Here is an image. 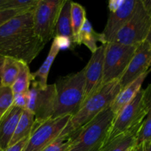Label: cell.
<instances>
[{"label": "cell", "instance_id": "obj_15", "mask_svg": "<svg viewBox=\"0 0 151 151\" xmlns=\"http://www.w3.org/2000/svg\"><path fill=\"white\" fill-rule=\"evenodd\" d=\"M149 72L143 74L141 75L139 78L133 81L132 83L126 86L125 88L121 90L119 94L117 95L115 100H113V103L110 106V109L114 114L116 115L120 112V111L125 107L129 103L132 101L133 98L136 97L137 93L140 91L142 88V85L144 81L145 78L147 76Z\"/></svg>", "mask_w": 151, "mask_h": 151}, {"label": "cell", "instance_id": "obj_40", "mask_svg": "<svg viewBox=\"0 0 151 151\" xmlns=\"http://www.w3.org/2000/svg\"><path fill=\"white\" fill-rule=\"evenodd\" d=\"M135 147H136V146H135V147H132V148H130V150H127V151H134L135 150Z\"/></svg>", "mask_w": 151, "mask_h": 151}, {"label": "cell", "instance_id": "obj_12", "mask_svg": "<svg viewBox=\"0 0 151 151\" xmlns=\"http://www.w3.org/2000/svg\"><path fill=\"white\" fill-rule=\"evenodd\" d=\"M150 60L151 45L147 41H144L138 45L133 58L119 79L121 90L136 81L141 75L148 72Z\"/></svg>", "mask_w": 151, "mask_h": 151}, {"label": "cell", "instance_id": "obj_26", "mask_svg": "<svg viewBox=\"0 0 151 151\" xmlns=\"http://www.w3.org/2000/svg\"><path fill=\"white\" fill-rule=\"evenodd\" d=\"M38 0H6L2 9H33L36 6Z\"/></svg>", "mask_w": 151, "mask_h": 151}, {"label": "cell", "instance_id": "obj_2", "mask_svg": "<svg viewBox=\"0 0 151 151\" xmlns=\"http://www.w3.org/2000/svg\"><path fill=\"white\" fill-rule=\"evenodd\" d=\"M121 90L118 80L104 85L81 106L75 115L71 116L59 136L66 139H73L83 127L93 120L101 112L110 107Z\"/></svg>", "mask_w": 151, "mask_h": 151}, {"label": "cell", "instance_id": "obj_38", "mask_svg": "<svg viewBox=\"0 0 151 151\" xmlns=\"http://www.w3.org/2000/svg\"><path fill=\"white\" fill-rule=\"evenodd\" d=\"M6 0H0V9L1 8V6L4 4V3L5 2Z\"/></svg>", "mask_w": 151, "mask_h": 151}, {"label": "cell", "instance_id": "obj_29", "mask_svg": "<svg viewBox=\"0 0 151 151\" xmlns=\"http://www.w3.org/2000/svg\"><path fill=\"white\" fill-rule=\"evenodd\" d=\"M28 103V92L22 93V94H14L13 97V106L21 108L22 109H26Z\"/></svg>", "mask_w": 151, "mask_h": 151}, {"label": "cell", "instance_id": "obj_11", "mask_svg": "<svg viewBox=\"0 0 151 151\" xmlns=\"http://www.w3.org/2000/svg\"><path fill=\"white\" fill-rule=\"evenodd\" d=\"M105 44H102L92 56L84 67L85 86L82 106L91 96L97 92L103 86L104 58H105Z\"/></svg>", "mask_w": 151, "mask_h": 151}, {"label": "cell", "instance_id": "obj_5", "mask_svg": "<svg viewBox=\"0 0 151 151\" xmlns=\"http://www.w3.org/2000/svg\"><path fill=\"white\" fill-rule=\"evenodd\" d=\"M115 116L110 107L101 112L76 134L69 151H99Z\"/></svg>", "mask_w": 151, "mask_h": 151}, {"label": "cell", "instance_id": "obj_17", "mask_svg": "<svg viewBox=\"0 0 151 151\" xmlns=\"http://www.w3.org/2000/svg\"><path fill=\"white\" fill-rule=\"evenodd\" d=\"M71 4L72 1L64 0L56 23L54 38L57 36L67 37L71 40L74 45L73 33L71 22Z\"/></svg>", "mask_w": 151, "mask_h": 151}, {"label": "cell", "instance_id": "obj_39", "mask_svg": "<svg viewBox=\"0 0 151 151\" xmlns=\"http://www.w3.org/2000/svg\"><path fill=\"white\" fill-rule=\"evenodd\" d=\"M151 72V60L150 62V65H149V69H148V72Z\"/></svg>", "mask_w": 151, "mask_h": 151}, {"label": "cell", "instance_id": "obj_9", "mask_svg": "<svg viewBox=\"0 0 151 151\" xmlns=\"http://www.w3.org/2000/svg\"><path fill=\"white\" fill-rule=\"evenodd\" d=\"M56 94L55 83L41 87L32 82V87L28 91V103L26 109L33 114L35 124L39 125L51 119L54 111Z\"/></svg>", "mask_w": 151, "mask_h": 151}, {"label": "cell", "instance_id": "obj_18", "mask_svg": "<svg viewBox=\"0 0 151 151\" xmlns=\"http://www.w3.org/2000/svg\"><path fill=\"white\" fill-rule=\"evenodd\" d=\"M35 124V116L28 109H24L20 116L16 131L11 139L9 147L16 144L21 140L29 137L33 129Z\"/></svg>", "mask_w": 151, "mask_h": 151}, {"label": "cell", "instance_id": "obj_21", "mask_svg": "<svg viewBox=\"0 0 151 151\" xmlns=\"http://www.w3.org/2000/svg\"><path fill=\"white\" fill-rule=\"evenodd\" d=\"M19 72V61L10 58H4L0 71V85L11 87Z\"/></svg>", "mask_w": 151, "mask_h": 151}, {"label": "cell", "instance_id": "obj_30", "mask_svg": "<svg viewBox=\"0 0 151 151\" xmlns=\"http://www.w3.org/2000/svg\"><path fill=\"white\" fill-rule=\"evenodd\" d=\"M54 40L56 41L57 44L59 45L60 50H64V49H70L71 47L73 46V44L71 41L70 39H69L67 37L63 36H57L55 37Z\"/></svg>", "mask_w": 151, "mask_h": 151}, {"label": "cell", "instance_id": "obj_3", "mask_svg": "<svg viewBox=\"0 0 151 151\" xmlns=\"http://www.w3.org/2000/svg\"><path fill=\"white\" fill-rule=\"evenodd\" d=\"M56 100L51 119L64 116H73L81 108L84 94V68L59 78L56 83Z\"/></svg>", "mask_w": 151, "mask_h": 151}, {"label": "cell", "instance_id": "obj_8", "mask_svg": "<svg viewBox=\"0 0 151 151\" xmlns=\"http://www.w3.org/2000/svg\"><path fill=\"white\" fill-rule=\"evenodd\" d=\"M64 0H38L33 10V28L44 44L54 38L55 29Z\"/></svg>", "mask_w": 151, "mask_h": 151}, {"label": "cell", "instance_id": "obj_7", "mask_svg": "<svg viewBox=\"0 0 151 151\" xmlns=\"http://www.w3.org/2000/svg\"><path fill=\"white\" fill-rule=\"evenodd\" d=\"M151 27V17L145 10L142 0H138L130 20L115 35L112 42L137 46L144 42Z\"/></svg>", "mask_w": 151, "mask_h": 151}, {"label": "cell", "instance_id": "obj_24", "mask_svg": "<svg viewBox=\"0 0 151 151\" xmlns=\"http://www.w3.org/2000/svg\"><path fill=\"white\" fill-rule=\"evenodd\" d=\"M13 97L11 87L0 85V119L13 106Z\"/></svg>", "mask_w": 151, "mask_h": 151}, {"label": "cell", "instance_id": "obj_22", "mask_svg": "<svg viewBox=\"0 0 151 151\" xmlns=\"http://www.w3.org/2000/svg\"><path fill=\"white\" fill-rule=\"evenodd\" d=\"M33 81L32 73L28 64L19 61V72L14 83L11 86L13 94L27 93L30 90V85Z\"/></svg>", "mask_w": 151, "mask_h": 151}, {"label": "cell", "instance_id": "obj_4", "mask_svg": "<svg viewBox=\"0 0 151 151\" xmlns=\"http://www.w3.org/2000/svg\"><path fill=\"white\" fill-rule=\"evenodd\" d=\"M150 109L151 84H150L145 89L141 88L132 101L115 115L102 145L120 134L142 124Z\"/></svg>", "mask_w": 151, "mask_h": 151}, {"label": "cell", "instance_id": "obj_20", "mask_svg": "<svg viewBox=\"0 0 151 151\" xmlns=\"http://www.w3.org/2000/svg\"><path fill=\"white\" fill-rule=\"evenodd\" d=\"M101 41L102 44H104L103 37L102 33H98L93 29L91 24L87 19H86L85 22L83 24L82 27L80 29L78 33L77 44H84L90 50L92 53L96 51L98 49L96 42Z\"/></svg>", "mask_w": 151, "mask_h": 151}, {"label": "cell", "instance_id": "obj_36", "mask_svg": "<svg viewBox=\"0 0 151 151\" xmlns=\"http://www.w3.org/2000/svg\"><path fill=\"white\" fill-rule=\"evenodd\" d=\"M134 151H144L143 150V144L136 146Z\"/></svg>", "mask_w": 151, "mask_h": 151}, {"label": "cell", "instance_id": "obj_28", "mask_svg": "<svg viewBox=\"0 0 151 151\" xmlns=\"http://www.w3.org/2000/svg\"><path fill=\"white\" fill-rule=\"evenodd\" d=\"M31 10L33 9H2V10H0V27L15 16H19L22 13H26Z\"/></svg>", "mask_w": 151, "mask_h": 151}, {"label": "cell", "instance_id": "obj_27", "mask_svg": "<svg viewBox=\"0 0 151 151\" xmlns=\"http://www.w3.org/2000/svg\"><path fill=\"white\" fill-rule=\"evenodd\" d=\"M73 143V139H66L60 137L53 140L42 151H69Z\"/></svg>", "mask_w": 151, "mask_h": 151}, {"label": "cell", "instance_id": "obj_34", "mask_svg": "<svg viewBox=\"0 0 151 151\" xmlns=\"http://www.w3.org/2000/svg\"><path fill=\"white\" fill-rule=\"evenodd\" d=\"M144 151H151V142H147L143 143Z\"/></svg>", "mask_w": 151, "mask_h": 151}, {"label": "cell", "instance_id": "obj_23", "mask_svg": "<svg viewBox=\"0 0 151 151\" xmlns=\"http://www.w3.org/2000/svg\"><path fill=\"white\" fill-rule=\"evenodd\" d=\"M86 11L83 6L78 3L72 1L71 4V22H72L73 33L74 45L77 44L78 33L85 22Z\"/></svg>", "mask_w": 151, "mask_h": 151}, {"label": "cell", "instance_id": "obj_10", "mask_svg": "<svg viewBox=\"0 0 151 151\" xmlns=\"http://www.w3.org/2000/svg\"><path fill=\"white\" fill-rule=\"evenodd\" d=\"M71 116L50 119L42 123L34 124L33 129L22 151H42L59 137Z\"/></svg>", "mask_w": 151, "mask_h": 151}, {"label": "cell", "instance_id": "obj_1", "mask_svg": "<svg viewBox=\"0 0 151 151\" xmlns=\"http://www.w3.org/2000/svg\"><path fill=\"white\" fill-rule=\"evenodd\" d=\"M33 10L13 17L0 27V55L29 65L45 46L34 32Z\"/></svg>", "mask_w": 151, "mask_h": 151}, {"label": "cell", "instance_id": "obj_41", "mask_svg": "<svg viewBox=\"0 0 151 151\" xmlns=\"http://www.w3.org/2000/svg\"><path fill=\"white\" fill-rule=\"evenodd\" d=\"M0 151H2V150H1V147H0Z\"/></svg>", "mask_w": 151, "mask_h": 151}, {"label": "cell", "instance_id": "obj_14", "mask_svg": "<svg viewBox=\"0 0 151 151\" xmlns=\"http://www.w3.org/2000/svg\"><path fill=\"white\" fill-rule=\"evenodd\" d=\"M23 110L13 105L0 119V147L2 151L9 147Z\"/></svg>", "mask_w": 151, "mask_h": 151}, {"label": "cell", "instance_id": "obj_31", "mask_svg": "<svg viewBox=\"0 0 151 151\" xmlns=\"http://www.w3.org/2000/svg\"><path fill=\"white\" fill-rule=\"evenodd\" d=\"M29 137H27V138L21 140L19 142H17L16 144L10 146L7 148V150L5 151H22L24 147L26 145L27 142H28Z\"/></svg>", "mask_w": 151, "mask_h": 151}, {"label": "cell", "instance_id": "obj_13", "mask_svg": "<svg viewBox=\"0 0 151 151\" xmlns=\"http://www.w3.org/2000/svg\"><path fill=\"white\" fill-rule=\"evenodd\" d=\"M138 0H124V2L118 10L110 13L103 32L104 44L112 42L118 31L127 24L134 13Z\"/></svg>", "mask_w": 151, "mask_h": 151}, {"label": "cell", "instance_id": "obj_6", "mask_svg": "<svg viewBox=\"0 0 151 151\" xmlns=\"http://www.w3.org/2000/svg\"><path fill=\"white\" fill-rule=\"evenodd\" d=\"M102 86L118 80L123 75L135 54L137 46L115 42L105 44Z\"/></svg>", "mask_w": 151, "mask_h": 151}, {"label": "cell", "instance_id": "obj_19", "mask_svg": "<svg viewBox=\"0 0 151 151\" xmlns=\"http://www.w3.org/2000/svg\"><path fill=\"white\" fill-rule=\"evenodd\" d=\"M59 51H60V48H59L56 41L53 39L50 51H49L48 55H47L44 63H42L41 67L36 72L32 73V82L36 83L41 87H45L47 85V77H48L50 67H51L52 64H53V61H54L55 58H56V55Z\"/></svg>", "mask_w": 151, "mask_h": 151}, {"label": "cell", "instance_id": "obj_25", "mask_svg": "<svg viewBox=\"0 0 151 151\" xmlns=\"http://www.w3.org/2000/svg\"><path fill=\"white\" fill-rule=\"evenodd\" d=\"M147 142H151V109L146 116L138 133L136 146Z\"/></svg>", "mask_w": 151, "mask_h": 151}, {"label": "cell", "instance_id": "obj_33", "mask_svg": "<svg viewBox=\"0 0 151 151\" xmlns=\"http://www.w3.org/2000/svg\"><path fill=\"white\" fill-rule=\"evenodd\" d=\"M142 2L147 14L151 17V0H142Z\"/></svg>", "mask_w": 151, "mask_h": 151}, {"label": "cell", "instance_id": "obj_16", "mask_svg": "<svg viewBox=\"0 0 151 151\" xmlns=\"http://www.w3.org/2000/svg\"><path fill=\"white\" fill-rule=\"evenodd\" d=\"M142 125H137L113 139L109 142L102 145L99 151H127L135 147L138 133Z\"/></svg>", "mask_w": 151, "mask_h": 151}, {"label": "cell", "instance_id": "obj_37", "mask_svg": "<svg viewBox=\"0 0 151 151\" xmlns=\"http://www.w3.org/2000/svg\"><path fill=\"white\" fill-rule=\"evenodd\" d=\"M4 57H2V56L0 55V71H1V67H2L3 63H4Z\"/></svg>", "mask_w": 151, "mask_h": 151}, {"label": "cell", "instance_id": "obj_32", "mask_svg": "<svg viewBox=\"0 0 151 151\" xmlns=\"http://www.w3.org/2000/svg\"><path fill=\"white\" fill-rule=\"evenodd\" d=\"M124 0H110L108 2V7L110 13H114L121 7L124 4Z\"/></svg>", "mask_w": 151, "mask_h": 151}, {"label": "cell", "instance_id": "obj_35", "mask_svg": "<svg viewBox=\"0 0 151 151\" xmlns=\"http://www.w3.org/2000/svg\"><path fill=\"white\" fill-rule=\"evenodd\" d=\"M145 41H147V42L151 45V27H150V32H149V33H148V35H147V38Z\"/></svg>", "mask_w": 151, "mask_h": 151}]
</instances>
